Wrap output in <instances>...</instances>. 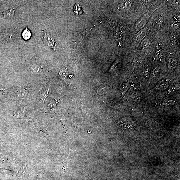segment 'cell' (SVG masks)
<instances>
[{
    "label": "cell",
    "mask_w": 180,
    "mask_h": 180,
    "mask_svg": "<svg viewBox=\"0 0 180 180\" xmlns=\"http://www.w3.org/2000/svg\"><path fill=\"white\" fill-rule=\"evenodd\" d=\"M171 82L166 79H164L160 81L155 86L154 90H164L166 89L170 86Z\"/></svg>",
    "instance_id": "6da1fadb"
},
{
    "label": "cell",
    "mask_w": 180,
    "mask_h": 180,
    "mask_svg": "<svg viewBox=\"0 0 180 180\" xmlns=\"http://www.w3.org/2000/svg\"><path fill=\"white\" fill-rule=\"evenodd\" d=\"M44 43L47 46L50 47H53L54 46V39L49 34L46 33L43 38Z\"/></svg>",
    "instance_id": "7a4b0ae2"
},
{
    "label": "cell",
    "mask_w": 180,
    "mask_h": 180,
    "mask_svg": "<svg viewBox=\"0 0 180 180\" xmlns=\"http://www.w3.org/2000/svg\"><path fill=\"white\" fill-rule=\"evenodd\" d=\"M130 88V84L127 82H124L122 83L120 88L121 95H124Z\"/></svg>",
    "instance_id": "3957f363"
},
{
    "label": "cell",
    "mask_w": 180,
    "mask_h": 180,
    "mask_svg": "<svg viewBox=\"0 0 180 180\" xmlns=\"http://www.w3.org/2000/svg\"><path fill=\"white\" fill-rule=\"evenodd\" d=\"M15 12V9L12 8L6 11L4 13V17L7 19L12 18L14 16Z\"/></svg>",
    "instance_id": "277c9868"
},
{
    "label": "cell",
    "mask_w": 180,
    "mask_h": 180,
    "mask_svg": "<svg viewBox=\"0 0 180 180\" xmlns=\"http://www.w3.org/2000/svg\"><path fill=\"white\" fill-rule=\"evenodd\" d=\"M109 89V86L107 85L100 86L97 90V94L100 95L106 94L108 92Z\"/></svg>",
    "instance_id": "5b68a950"
},
{
    "label": "cell",
    "mask_w": 180,
    "mask_h": 180,
    "mask_svg": "<svg viewBox=\"0 0 180 180\" xmlns=\"http://www.w3.org/2000/svg\"><path fill=\"white\" fill-rule=\"evenodd\" d=\"M131 97L133 101L137 102L140 101L141 99V95L138 92H134L131 95Z\"/></svg>",
    "instance_id": "8992f818"
},
{
    "label": "cell",
    "mask_w": 180,
    "mask_h": 180,
    "mask_svg": "<svg viewBox=\"0 0 180 180\" xmlns=\"http://www.w3.org/2000/svg\"><path fill=\"white\" fill-rule=\"evenodd\" d=\"M31 34L30 30L28 29V25H27V28L24 30L22 33V36L24 40H29L31 37Z\"/></svg>",
    "instance_id": "52a82bcc"
},
{
    "label": "cell",
    "mask_w": 180,
    "mask_h": 180,
    "mask_svg": "<svg viewBox=\"0 0 180 180\" xmlns=\"http://www.w3.org/2000/svg\"><path fill=\"white\" fill-rule=\"evenodd\" d=\"M73 11L75 14H76L78 16L82 15L83 12L82 7L78 4H76L74 6Z\"/></svg>",
    "instance_id": "ba28073f"
},
{
    "label": "cell",
    "mask_w": 180,
    "mask_h": 180,
    "mask_svg": "<svg viewBox=\"0 0 180 180\" xmlns=\"http://www.w3.org/2000/svg\"><path fill=\"white\" fill-rule=\"evenodd\" d=\"M132 2L131 1H123L121 4V7L122 8L128 9L131 7Z\"/></svg>",
    "instance_id": "9c48e42d"
},
{
    "label": "cell",
    "mask_w": 180,
    "mask_h": 180,
    "mask_svg": "<svg viewBox=\"0 0 180 180\" xmlns=\"http://www.w3.org/2000/svg\"><path fill=\"white\" fill-rule=\"evenodd\" d=\"M176 102L175 100L173 99L165 100L164 101L163 105L166 106H171L175 105Z\"/></svg>",
    "instance_id": "30bf717a"
},
{
    "label": "cell",
    "mask_w": 180,
    "mask_h": 180,
    "mask_svg": "<svg viewBox=\"0 0 180 180\" xmlns=\"http://www.w3.org/2000/svg\"><path fill=\"white\" fill-rule=\"evenodd\" d=\"M32 69L33 71L35 73H40L42 71V67L39 65H34L32 66Z\"/></svg>",
    "instance_id": "8fae6325"
},
{
    "label": "cell",
    "mask_w": 180,
    "mask_h": 180,
    "mask_svg": "<svg viewBox=\"0 0 180 180\" xmlns=\"http://www.w3.org/2000/svg\"><path fill=\"white\" fill-rule=\"evenodd\" d=\"M50 91V87L49 86L45 87V88H44V91H43V101H44L46 97L49 94V92Z\"/></svg>",
    "instance_id": "7c38bea8"
},
{
    "label": "cell",
    "mask_w": 180,
    "mask_h": 180,
    "mask_svg": "<svg viewBox=\"0 0 180 180\" xmlns=\"http://www.w3.org/2000/svg\"><path fill=\"white\" fill-rule=\"evenodd\" d=\"M169 63L171 68H173L177 64L176 60L175 58H171L169 60Z\"/></svg>",
    "instance_id": "4fadbf2b"
},
{
    "label": "cell",
    "mask_w": 180,
    "mask_h": 180,
    "mask_svg": "<svg viewBox=\"0 0 180 180\" xmlns=\"http://www.w3.org/2000/svg\"><path fill=\"white\" fill-rule=\"evenodd\" d=\"M119 64V61L118 60H116L114 62V63L112 65L111 67H110V69L109 70V71H111L114 69H115L116 67L118 66Z\"/></svg>",
    "instance_id": "5bb4252c"
},
{
    "label": "cell",
    "mask_w": 180,
    "mask_h": 180,
    "mask_svg": "<svg viewBox=\"0 0 180 180\" xmlns=\"http://www.w3.org/2000/svg\"><path fill=\"white\" fill-rule=\"evenodd\" d=\"M159 71V68H156L153 70V72H152V75H151L150 80H151L153 78H154L155 76L157 74Z\"/></svg>",
    "instance_id": "9a60e30c"
},
{
    "label": "cell",
    "mask_w": 180,
    "mask_h": 180,
    "mask_svg": "<svg viewBox=\"0 0 180 180\" xmlns=\"http://www.w3.org/2000/svg\"><path fill=\"white\" fill-rule=\"evenodd\" d=\"M171 43L172 45H175L177 43V39L176 35H173L171 36Z\"/></svg>",
    "instance_id": "2e32d148"
},
{
    "label": "cell",
    "mask_w": 180,
    "mask_h": 180,
    "mask_svg": "<svg viewBox=\"0 0 180 180\" xmlns=\"http://www.w3.org/2000/svg\"><path fill=\"white\" fill-rule=\"evenodd\" d=\"M67 70L64 69H62L60 71V75L63 78H64L66 75H67Z\"/></svg>",
    "instance_id": "e0dca14e"
},
{
    "label": "cell",
    "mask_w": 180,
    "mask_h": 180,
    "mask_svg": "<svg viewBox=\"0 0 180 180\" xmlns=\"http://www.w3.org/2000/svg\"><path fill=\"white\" fill-rule=\"evenodd\" d=\"M149 44H150V43H149V41H145L144 42V44H143V47H144V48H146L148 47L149 46Z\"/></svg>",
    "instance_id": "ac0fdd59"
},
{
    "label": "cell",
    "mask_w": 180,
    "mask_h": 180,
    "mask_svg": "<svg viewBox=\"0 0 180 180\" xmlns=\"http://www.w3.org/2000/svg\"><path fill=\"white\" fill-rule=\"evenodd\" d=\"M163 18L162 17H159V27H161L162 26V23H163Z\"/></svg>",
    "instance_id": "d6986e66"
}]
</instances>
